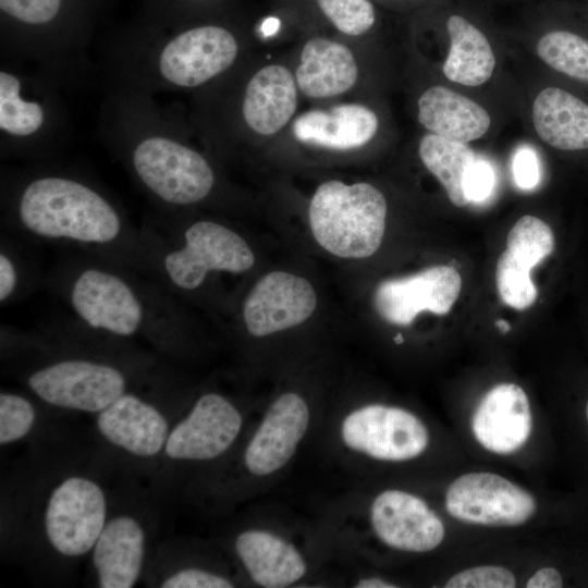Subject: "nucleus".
I'll return each instance as SVG.
<instances>
[{"label":"nucleus","instance_id":"f257e3e1","mask_svg":"<svg viewBox=\"0 0 588 588\" xmlns=\"http://www.w3.org/2000/svg\"><path fill=\"white\" fill-rule=\"evenodd\" d=\"M1 342L5 353L24 358L28 391L57 408L98 414L155 377L154 357L73 316L30 331L2 327Z\"/></svg>","mask_w":588,"mask_h":588},{"label":"nucleus","instance_id":"f03ea898","mask_svg":"<svg viewBox=\"0 0 588 588\" xmlns=\"http://www.w3.org/2000/svg\"><path fill=\"white\" fill-rule=\"evenodd\" d=\"M5 232L20 240L56 244L145 272L144 234L106 194L65 173L23 177L5 192Z\"/></svg>","mask_w":588,"mask_h":588},{"label":"nucleus","instance_id":"7ed1b4c3","mask_svg":"<svg viewBox=\"0 0 588 588\" xmlns=\"http://www.w3.org/2000/svg\"><path fill=\"white\" fill-rule=\"evenodd\" d=\"M47 284L96 331L143 340L169 358L185 346L187 320L177 297L132 267L78 252L54 265Z\"/></svg>","mask_w":588,"mask_h":588},{"label":"nucleus","instance_id":"20e7f679","mask_svg":"<svg viewBox=\"0 0 588 588\" xmlns=\"http://www.w3.org/2000/svg\"><path fill=\"white\" fill-rule=\"evenodd\" d=\"M142 225L146 248L144 274L175 297L200 290L211 274H242L255 255L241 234L210 219L181 222L166 212Z\"/></svg>","mask_w":588,"mask_h":588},{"label":"nucleus","instance_id":"39448f33","mask_svg":"<svg viewBox=\"0 0 588 588\" xmlns=\"http://www.w3.org/2000/svg\"><path fill=\"white\" fill-rule=\"evenodd\" d=\"M383 194L366 182L320 184L309 204L308 218L315 240L342 258H366L381 245L387 218Z\"/></svg>","mask_w":588,"mask_h":588},{"label":"nucleus","instance_id":"423d86ee","mask_svg":"<svg viewBox=\"0 0 588 588\" xmlns=\"http://www.w3.org/2000/svg\"><path fill=\"white\" fill-rule=\"evenodd\" d=\"M125 161L138 184L166 211L196 206L216 188L217 175L208 159L169 135L137 138Z\"/></svg>","mask_w":588,"mask_h":588},{"label":"nucleus","instance_id":"0eeeda50","mask_svg":"<svg viewBox=\"0 0 588 588\" xmlns=\"http://www.w3.org/2000/svg\"><path fill=\"white\" fill-rule=\"evenodd\" d=\"M108 518L102 487L87 476L72 475L50 491L42 526L48 543L59 555L79 558L91 551Z\"/></svg>","mask_w":588,"mask_h":588},{"label":"nucleus","instance_id":"6e6552de","mask_svg":"<svg viewBox=\"0 0 588 588\" xmlns=\"http://www.w3.org/2000/svg\"><path fill=\"white\" fill-rule=\"evenodd\" d=\"M340 434L347 449L385 462L413 460L429 443L428 430L416 415L384 404H369L348 413Z\"/></svg>","mask_w":588,"mask_h":588},{"label":"nucleus","instance_id":"1a4fd4ad","mask_svg":"<svg viewBox=\"0 0 588 588\" xmlns=\"http://www.w3.org/2000/svg\"><path fill=\"white\" fill-rule=\"evenodd\" d=\"M238 53L240 44L229 29L197 26L177 34L160 48L156 70L168 85L189 89L226 72Z\"/></svg>","mask_w":588,"mask_h":588},{"label":"nucleus","instance_id":"9d476101","mask_svg":"<svg viewBox=\"0 0 588 588\" xmlns=\"http://www.w3.org/2000/svg\"><path fill=\"white\" fill-rule=\"evenodd\" d=\"M445 509L454 518L486 526H517L536 512L534 497L492 473H468L456 478L445 493Z\"/></svg>","mask_w":588,"mask_h":588},{"label":"nucleus","instance_id":"9b49d317","mask_svg":"<svg viewBox=\"0 0 588 588\" xmlns=\"http://www.w3.org/2000/svg\"><path fill=\"white\" fill-rule=\"evenodd\" d=\"M243 426L238 408L224 395L207 392L170 430L162 454L174 462H206L228 452Z\"/></svg>","mask_w":588,"mask_h":588},{"label":"nucleus","instance_id":"f8f14e48","mask_svg":"<svg viewBox=\"0 0 588 588\" xmlns=\"http://www.w3.org/2000/svg\"><path fill=\"white\" fill-rule=\"evenodd\" d=\"M462 290V278L451 266H434L413 275L382 281L373 294L378 314L393 324H411L418 314L446 315Z\"/></svg>","mask_w":588,"mask_h":588},{"label":"nucleus","instance_id":"ddd939ff","mask_svg":"<svg viewBox=\"0 0 588 588\" xmlns=\"http://www.w3.org/2000/svg\"><path fill=\"white\" fill-rule=\"evenodd\" d=\"M317 305L313 285L283 271L264 275L245 297L241 316L246 331L257 338L286 330L309 318Z\"/></svg>","mask_w":588,"mask_h":588},{"label":"nucleus","instance_id":"4468645a","mask_svg":"<svg viewBox=\"0 0 588 588\" xmlns=\"http://www.w3.org/2000/svg\"><path fill=\"white\" fill-rule=\"evenodd\" d=\"M310 412L295 392L279 395L268 407L243 454L246 470L256 477L270 476L294 455L307 432Z\"/></svg>","mask_w":588,"mask_h":588},{"label":"nucleus","instance_id":"2eb2a0df","mask_svg":"<svg viewBox=\"0 0 588 588\" xmlns=\"http://www.w3.org/2000/svg\"><path fill=\"white\" fill-rule=\"evenodd\" d=\"M370 524L384 544L406 552L431 551L445 535L442 520L422 499L397 489L384 490L373 499Z\"/></svg>","mask_w":588,"mask_h":588},{"label":"nucleus","instance_id":"dca6fc26","mask_svg":"<svg viewBox=\"0 0 588 588\" xmlns=\"http://www.w3.org/2000/svg\"><path fill=\"white\" fill-rule=\"evenodd\" d=\"M96 427L107 442L138 458L162 453L171 430L163 412L137 389L99 412Z\"/></svg>","mask_w":588,"mask_h":588},{"label":"nucleus","instance_id":"f3484780","mask_svg":"<svg viewBox=\"0 0 588 588\" xmlns=\"http://www.w3.org/2000/svg\"><path fill=\"white\" fill-rule=\"evenodd\" d=\"M378 130L377 113L360 102L308 109L291 122V133L297 142L332 151L362 148L376 136Z\"/></svg>","mask_w":588,"mask_h":588},{"label":"nucleus","instance_id":"a211bd4d","mask_svg":"<svg viewBox=\"0 0 588 588\" xmlns=\"http://www.w3.org/2000/svg\"><path fill=\"white\" fill-rule=\"evenodd\" d=\"M531 412L525 391L514 383H500L479 402L471 419L476 440L488 451L511 454L531 433Z\"/></svg>","mask_w":588,"mask_h":588},{"label":"nucleus","instance_id":"6ab92c4d","mask_svg":"<svg viewBox=\"0 0 588 588\" xmlns=\"http://www.w3.org/2000/svg\"><path fill=\"white\" fill-rule=\"evenodd\" d=\"M298 94L294 73L282 64H268L248 79L241 102L242 120L254 134L269 137L295 118Z\"/></svg>","mask_w":588,"mask_h":588},{"label":"nucleus","instance_id":"aec40b11","mask_svg":"<svg viewBox=\"0 0 588 588\" xmlns=\"http://www.w3.org/2000/svg\"><path fill=\"white\" fill-rule=\"evenodd\" d=\"M146 531L138 518L123 513L108 518L91 549L100 588H131L142 575Z\"/></svg>","mask_w":588,"mask_h":588},{"label":"nucleus","instance_id":"412c9836","mask_svg":"<svg viewBox=\"0 0 588 588\" xmlns=\"http://www.w3.org/2000/svg\"><path fill=\"white\" fill-rule=\"evenodd\" d=\"M299 94L309 99H331L356 85L359 68L346 45L326 37H313L302 47L294 71Z\"/></svg>","mask_w":588,"mask_h":588},{"label":"nucleus","instance_id":"4be33fe9","mask_svg":"<svg viewBox=\"0 0 588 588\" xmlns=\"http://www.w3.org/2000/svg\"><path fill=\"white\" fill-rule=\"evenodd\" d=\"M234 550L250 579L264 588L289 587L307 572L299 550L269 530L247 529L240 532L234 541Z\"/></svg>","mask_w":588,"mask_h":588},{"label":"nucleus","instance_id":"5701e85b","mask_svg":"<svg viewBox=\"0 0 588 588\" xmlns=\"http://www.w3.org/2000/svg\"><path fill=\"white\" fill-rule=\"evenodd\" d=\"M417 120L429 133L464 144L481 138L491 125L483 107L442 85L430 86L419 96Z\"/></svg>","mask_w":588,"mask_h":588},{"label":"nucleus","instance_id":"b1692460","mask_svg":"<svg viewBox=\"0 0 588 588\" xmlns=\"http://www.w3.org/2000/svg\"><path fill=\"white\" fill-rule=\"evenodd\" d=\"M531 119L547 145L563 151L588 150V103L573 93L543 88L534 100Z\"/></svg>","mask_w":588,"mask_h":588},{"label":"nucleus","instance_id":"393cba45","mask_svg":"<svg viewBox=\"0 0 588 588\" xmlns=\"http://www.w3.org/2000/svg\"><path fill=\"white\" fill-rule=\"evenodd\" d=\"M450 48L442 65L444 76L454 83L477 87L487 83L495 69L493 49L473 23L453 14L446 21Z\"/></svg>","mask_w":588,"mask_h":588},{"label":"nucleus","instance_id":"a878e982","mask_svg":"<svg viewBox=\"0 0 588 588\" xmlns=\"http://www.w3.org/2000/svg\"><path fill=\"white\" fill-rule=\"evenodd\" d=\"M418 155L453 205L465 207L470 203L465 192V179L476 158L466 144L428 133L419 142Z\"/></svg>","mask_w":588,"mask_h":588},{"label":"nucleus","instance_id":"bb28decb","mask_svg":"<svg viewBox=\"0 0 588 588\" xmlns=\"http://www.w3.org/2000/svg\"><path fill=\"white\" fill-rule=\"evenodd\" d=\"M48 119L47 109L24 93L22 79L8 70L0 71V130L14 138L38 134Z\"/></svg>","mask_w":588,"mask_h":588},{"label":"nucleus","instance_id":"cd10ccee","mask_svg":"<svg viewBox=\"0 0 588 588\" xmlns=\"http://www.w3.org/2000/svg\"><path fill=\"white\" fill-rule=\"evenodd\" d=\"M536 52L552 70L588 84V38L565 29L550 30L538 39Z\"/></svg>","mask_w":588,"mask_h":588},{"label":"nucleus","instance_id":"c85d7f7f","mask_svg":"<svg viewBox=\"0 0 588 588\" xmlns=\"http://www.w3.org/2000/svg\"><path fill=\"white\" fill-rule=\"evenodd\" d=\"M554 249V235L543 220L526 215L510 230L505 250L518 262L532 269Z\"/></svg>","mask_w":588,"mask_h":588},{"label":"nucleus","instance_id":"c756f323","mask_svg":"<svg viewBox=\"0 0 588 588\" xmlns=\"http://www.w3.org/2000/svg\"><path fill=\"white\" fill-rule=\"evenodd\" d=\"M15 240L7 232L1 235L0 303L2 306L15 303L28 294L36 280L29 260L23 256Z\"/></svg>","mask_w":588,"mask_h":588},{"label":"nucleus","instance_id":"7c9ffc66","mask_svg":"<svg viewBox=\"0 0 588 588\" xmlns=\"http://www.w3.org/2000/svg\"><path fill=\"white\" fill-rule=\"evenodd\" d=\"M531 269L515 260L504 250L495 267L497 290L503 303L515 309L530 307L538 290L530 277Z\"/></svg>","mask_w":588,"mask_h":588},{"label":"nucleus","instance_id":"2f4dec72","mask_svg":"<svg viewBox=\"0 0 588 588\" xmlns=\"http://www.w3.org/2000/svg\"><path fill=\"white\" fill-rule=\"evenodd\" d=\"M37 411L32 400L19 392L0 393V444L8 445L24 439L34 428Z\"/></svg>","mask_w":588,"mask_h":588},{"label":"nucleus","instance_id":"473e14b6","mask_svg":"<svg viewBox=\"0 0 588 588\" xmlns=\"http://www.w3.org/2000/svg\"><path fill=\"white\" fill-rule=\"evenodd\" d=\"M317 2L333 26L347 36H362L375 24V9L369 0H317Z\"/></svg>","mask_w":588,"mask_h":588},{"label":"nucleus","instance_id":"72a5a7b5","mask_svg":"<svg viewBox=\"0 0 588 588\" xmlns=\"http://www.w3.org/2000/svg\"><path fill=\"white\" fill-rule=\"evenodd\" d=\"M516 580L511 571L502 566L485 565L464 569L452 576L446 588H513Z\"/></svg>","mask_w":588,"mask_h":588},{"label":"nucleus","instance_id":"f704fd0d","mask_svg":"<svg viewBox=\"0 0 588 588\" xmlns=\"http://www.w3.org/2000/svg\"><path fill=\"white\" fill-rule=\"evenodd\" d=\"M62 0H0L1 11L28 25L51 22L61 9Z\"/></svg>","mask_w":588,"mask_h":588},{"label":"nucleus","instance_id":"c9c22d12","mask_svg":"<svg viewBox=\"0 0 588 588\" xmlns=\"http://www.w3.org/2000/svg\"><path fill=\"white\" fill-rule=\"evenodd\" d=\"M162 588H231V579L219 573L200 568L184 567L167 575L159 584Z\"/></svg>","mask_w":588,"mask_h":588},{"label":"nucleus","instance_id":"e433bc0d","mask_svg":"<svg viewBox=\"0 0 588 588\" xmlns=\"http://www.w3.org/2000/svg\"><path fill=\"white\" fill-rule=\"evenodd\" d=\"M495 173L489 162L475 159L465 179V192L469 201L486 200L493 191Z\"/></svg>","mask_w":588,"mask_h":588},{"label":"nucleus","instance_id":"4c0bfd02","mask_svg":"<svg viewBox=\"0 0 588 588\" xmlns=\"http://www.w3.org/2000/svg\"><path fill=\"white\" fill-rule=\"evenodd\" d=\"M512 172L518 187L535 188L540 181V162L536 151L527 146L518 148L513 156Z\"/></svg>","mask_w":588,"mask_h":588},{"label":"nucleus","instance_id":"58836bf2","mask_svg":"<svg viewBox=\"0 0 588 588\" xmlns=\"http://www.w3.org/2000/svg\"><path fill=\"white\" fill-rule=\"evenodd\" d=\"M563 579L554 567H543L537 571L527 581V588H561Z\"/></svg>","mask_w":588,"mask_h":588},{"label":"nucleus","instance_id":"ea45409f","mask_svg":"<svg viewBox=\"0 0 588 588\" xmlns=\"http://www.w3.org/2000/svg\"><path fill=\"white\" fill-rule=\"evenodd\" d=\"M355 587L356 588H395L397 586L382 578L371 576V577L360 578L356 583Z\"/></svg>","mask_w":588,"mask_h":588},{"label":"nucleus","instance_id":"a19ab883","mask_svg":"<svg viewBox=\"0 0 588 588\" xmlns=\"http://www.w3.org/2000/svg\"><path fill=\"white\" fill-rule=\"evenodd\" d=\"M495 326L500 329V331L502 333H506L510 331L511 327L510 324L507 323V321L503 320V319H499L495 321Z\"/></svg>","mask_w":588,"mask_h":588},{"label":"nucleus","instance_id":"79ce46f5","mask_svg":"<svg viewBox=\"0 0 588 588\" xmlns=\"http://www.w3.org/2000/svg\"><path fill=\"white\" fill-rule=\"evenodd\" d=\"M395 342H396V343H402V342H403V338H402L401 334H397V335L395 336Z\"/></svg>","mask_w":588,"mask_h":588},{"label":"nucleus","instance_id":"37998d69","mask_svg":"<svg viewBox=\"0 0 588 588\" xmlns=\"http://www.w3.org/2000/svg\"><path fill=\"white\" fill-rule=\"evenodd\" d=\"M586 417H587V420H588V402H587V405H586Z\"/></svg>","mask_w":588,"mask_h":588}]
</instances>
